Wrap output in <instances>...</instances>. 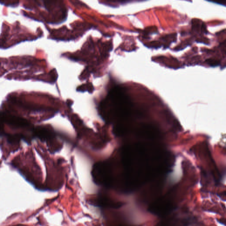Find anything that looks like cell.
I'll return each instance as SVG.
<instances>
[{
  "label": "cell",
  "instance_id": "1",
  "mask_svg": "<svg viewBox=\"0 0 226 226\" xmlns=\"http://www.w3.org/2000/svg\"><path fill=\"white\" fill-rule=\"evenodd\" d=\"M124 176L131 184L142 183L170 171L173 157L170 152L153 143L125 146L121 152Z\"/></svg>",
  "mask_w": 226,
  "mask_h": 226
},
{
  "label": "cell",
  "instance_id": "4",
  "mask_svg": "<svg viewBox=\"0 0 226 226\" xmlns=\"http://www.w3.org/2000/svg\"><path fill=\"white\" fill-rule=\"evenodd\" d=\"M207 61H208V63H209V65H210L211 66H217V65H218L219 64V62H218V61H217V62H214L213 61H214V60H208Z\"/></svg>",
  "mask_w": 226,
  "mask_h": 226
},
{
  "label": "cell",
  "instance_id": "3",
  "mask_svg": "<svg viewBox=\"0 0 226 226\" xmlns=\"http://www.w3.org/2000/svg\"><path fill=\"white\" fill-rule=\"evenodd\" d=\"M111 164L108 162H100L95 164L92 170L95 182L99 184H108L111 181Z\"/></svg>",
  "mask_w": 226,
  "mask_h": 226
},
{
  "label": "cell",
  "instance_id": "2",
  "mask_svg": "<svg viewBox=\"0 0 226 226\" xmlns=\"http://www.w3.org/2000/svg\"><path fill=\"white\" fill-rule=\"evenodd\" d=\"M133 104L124 88L117 87L112 89L102 103L100 112L103 118L114 128L127 127L129 121L134 116L140 115L134 110Z\"/></svg>",
  "mask_w": 226,
  "mask_h": 226
}]
</instances>
